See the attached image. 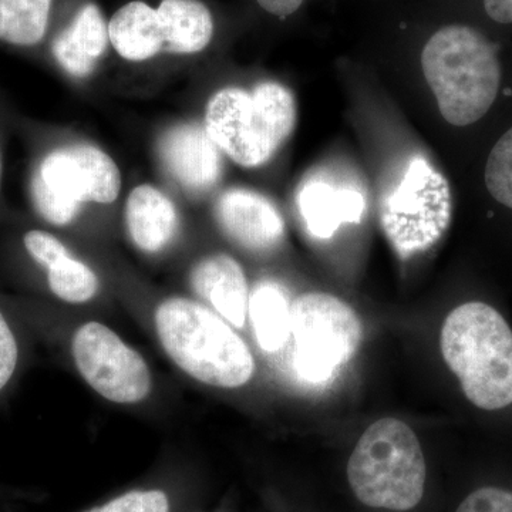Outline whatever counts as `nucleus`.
Instances as JSON below:
<instances>
[{
	"label": "nucleus",
	"instance_id": "obj_1",
	"mask_svg": "<svg viewBox=\"0 0 512 512\" xmlns=\"http://www.w3.org/2000/svg\"><path fill=\"white\" fill-rule=\"evenodd\" d=\"M421 67L441 116L456 127L483 120L503 89L497 49L470 26L450 25L434 33L424 46Z\"/></svg>",
	"mask_w": 512,
	"mask_h": 512
},
{
	"label": "nucleus",
	"instance_id": "obj_2",
	"mask_svg": "<svg viewBox=\"0 0 512 512\" xmlns=\"http://www.w3.org/2000/svg\"><path fill=\"white\" fill-rule=\"evenodd\" d=\"M441 353L474 406L512 404V329L493 306L468 302L450 312L441 329Z\"/></svg>",
	"mask_w": 512,
	"mask_h": 512
},
{
	"label": "nucleus",
	"instance_id": "obj_3",
	"mask_svg": "<svg viewBox=\"0 0 512 512\" xmlns=\"http://www.w3.org/2000/svg\"><path fill=\"white\" fill-rule=\"evenodd\" d=\"M156 329L175 365L198 382L235 389L254 375L255 360L247 343L201 303L167 299L157 308Z\"/></svg>",
	"mask_w": 512,
	"mask_h": 512
},
{
	"label": "nucleus",
	"instance_id": "obj_4",
	"mask_svg": "<svg viewBox=\"0 0 512 512\" xmlns=\"http://www.w3.org/2000/svg\"><path fill=\"white\" fill-rule=\"evenodd\" d=\"M296 123L291 90L264 82L254 92L227 87L214 94L205 111V130L214 143L242 167L266 163Z\"/></svg>",
	"mask_w": 512,
	"mask_h": 512
},
{
	"label": "nucleus",
	"instance_id": "obj_5",
	"mask_svg": "<svg viewBox=\"0 0 512 512\" xmlns=\"http://www.w3.org/2000/svg\"><path fill=\"white\" fill-rule=\"evenodd\" d=\"M348 478L357 500L367 507L412 510L426 484V461L414 431L397 419L373 423L350 456Z\"/></svg>",
	"mask_w": 512,
	"mask_h": 512
},
{
	"label": "nucleus",
	"instance_id": "obj_6",
	"mask_svg": "<svg viewBox=\"0 0 512 512\" xmlns=\"http://www.w3.org/2000/svg\"><path fill=\"white\" fill-rule=\"evenodd\" d=\"M121 190V174L113 158L93 146L50 151L30 178V198L37 214L63 227L86 202L110 204Z\"/></svg>",
	"mask_w": 512,
	"mask_h": 512
},
{
	"label": "nucleus",
	"instance_id": "obj_7",
	"mask_svg": "<svg viewBox=\"0 0 512 512\" xmlns=\"http://www.w3.org/2000/svg\"><path fill=\"white\" fill-rule=\"evenodd\" d=\"M453 214L446 177L424 157H414L380 208L384 234L397 254L409 258L436 245Z\"/></svg>",
	"mask_w": 512,
	"mask_h": 512
},
{
	"label": "nucleus",
	"instance_id": "obj_8",
	"mask_svg": "<svg viewBox=\"0 0 512 512\" xmlns=\"http://www.w3.org/2000/svg\"><path fill=\"white\" fill-rule=\"evenodd\" d=\"M295 367L306 382H328L355 356L362 323L348 303L329 293H303L291 305Z\"/></svg>",
	"mask_w": 512,
	"mask_h": 512
},
{
	"label": "nucleus",
	"instance_id": "obj_9",
	"mask_svg": "<svg viewBox=\"0 0 512 512\" xmlns=\"http://www.w3.org/2000/svg\"><path fill=\"white\" fill-rule=\"evenodd\" d=\"M72 353L80 375L104 399L136 404L150 394L151 373L146 360L103 323L80 326L73 335Z\"/></svg>",
	"mask_w": 512,
	"mask_h": 512
},
{
	"label": "nucleus",
	"instance_id": "obj_10",
	"mask_svg": "<svg viewBox=\"0 0 512 512\" xmlns=\"http://www.w3.org/2000/svg\"><path fill=\"white\" fill-rule=\"evenodd\" d=\"M158 151L168 173L187 191H208L220 180V147L200 124L171 128L161 137Z\"/></svg>",
	"mask_w": 512,
	"mask_h": 512
},
{
	"label": "nucleus",
	"instance_id": "obj_11",
	"mask_svg": "<svg viewBox=\"0 0 512 512\" xmlns=\"http://www.w3.org/2000/svg\"><path fill=\"white\" fill-rule=\"evenodd\" d=\"M215 215L227 237L251 251H268L284 238L281 214L258 192L245 188L225 191L215 205Z\"/></svg>",
	"mask_w": 512,
	"mask_h": 512
},
{
	"label": "nucleus",
	"instance_id": "obj_12",
	"mask_svg": "<svg viewBox=\"0 0 512 512\" xmlns=\"http://www.w3.org/2000/svg\"><path fill=\"white\" fill-rule=\"evenodd\" d=\"M298 208L312 237L329 239L343 224L362 221L365 195L352 185L309 178L298 192Z\"/></svg>",
	"mask_w": 512,
	"mask_h": 512
},
{
	"label": "nucleus",
	"instance_id": "obj_13",
	"mask_svg": "<svg viewBox=\"0 0 512 512\" xmlns=\"http://www.w3.org/2000/svg\"><path fill=\"white\" fill-rule=\"evenodd\" d=\"M192 289L234 328H244L249 289L244 269L231 256L218 254L202 259L191 274Z\"/></svg>",
	"mask_w": 512,
	"mask_h": 512
},
{
	"label": "nucleus",
	"instance_id": "obj_14",
	"mask_svg": "<svg viewBox=\"0 0 512 512\" xmlns=\"http://www.w3.org/2000/svg\"><path fill=\"white\" fill-rule=\"evenodd\" d=\"M109 25L96 5H86L53 40L52 52L64 72L86 77L109 46Z\"/></svg>",
	"mask_w": 512,
	"mask_h": 512
},
{
	"label": "nucleus",
	"instance_id": "obj_15",
	"mask_svg": "<svg viewBox=\"0 0 512 512\" xmlns=\"http://www.w3.org/2000/svg\"><path fill=\"white\" fill-rule=\"evenodd\" d=\"M126 222L130 237L141 251H163L178 229V215L173 202L153 185H138L128 195Z\"/></svg>",
	"mask_w": 512,
	"mask_h": 512
},
{
	"label": "nucleus",
	"instance_id": "obj_16",
	"mask_svg": "<svg viewBox=\"0 0 512 512\" xmlns=\"http://www.w3.org/2000/svg\"><path fill=\"white\" fill-rule=\"evenodd\" d=\"M109 36L117 53L131 62L151 59L164 47L157 9L138 0L117 10L109 23Z\"/></svg>",
	"mask_w": 512,
	"mask_h": 512
},
{
	"label": "nucleus",
	"instance_id": "obj_17",
	"mask_svg": "<svg viewBox=\"0 0 512 512\" xmlns=\"http://www.w3.org/2000/svg\"><path fill=\"white\" fill-rule=\"evenodd\" d=\"M157 12L163 26V50L191 55L210 45L214 20L200 0H163Z\"/></svg>",
	"mask_w": 512,
	"mask_h": 512
},
{
	"label": "nucleus",
	"instance_id": "obj_18",
	"mask_svg": "<svg viewBox=\"0 0 512 512\" xmlns=\"http://www.w3.org/2000/svg\"><path fill=\"white\" fill-rule=\"evenodd\" d=\"M248 313L259 346L278 352L291 335V303L288 293L275 282H261L249 295Z\"/></svg>",
	"mask_w": 512,
	"mask_h": 512
},
{
	"label": "nucleus",
	"instance_id": "obj_19",
	"mask_svg": "<svg viewBox=\"0 0 512 512\" xmlns=\"http://www.w3.org/2000/svg\"><path fill=\"white\" fill-rule=\"evenodd\" d=\"M52 0H0V40L15 46L42 42Z\"/></svg>",
	"mask_w": 512,
	"mask_h": 512
},
{
	"label": "nucleus",
	"instance_id": "obj_20",
	"mask_svg": "<svg viewBox=\"0 0 512 512\" xmlns=\"http://www.w3.org/2000/svg\"><path fill=\"white\" fill-rule=\"evenodd\" d=\"M47 284L57 298L69 303H84L99 291V279L93 269L67 252L46 266Z\"/></svg>",
	"mask_w": 512,
	"mask_h": 512
},
{
	"label": "nucleus",
	"instance_id": "obj_21",
	"mask_svg": "<svg viewBox=\"0 0 512 512\" xmlns=\"http://www.w3.org/2000/svg\"><path fill=\"white\" fill-rule=\"evenodd\" d=\"M484 184L494 201L512 211V126L491 147L485 161Z\"/></svg>",
	"mask_w": 512,
	"mask_h": 512
},
{
	"label": "nucleus",
	"instance_id": "obj_22",
	"mask_svg": "<svg viewBox=\"0 0 512 512\" xmlns=\"http://www.w3.org/2000/svg\"><path fill=\"white\" fill-rule=\"evenodd\" d=\"M87 512H170V501L160 490H137Z\"/></svg>",
	"mask_w": 512,
	"mask_h": 512
},
{
	"label": "nucleus",
	"instance_id": "obj_23",
	"mask_svg": "<svg viewBox=\"0 0 512 512\" xmlns=\"http://www.w3.org/2000/svg\"><path fill=\"white\" fill-rule=\"evenodd\" d=\"M456 512H512V493L504 488H480L468 495Z\"/></svg>",
	"mask_w": 512,
	"mask_h": 512
},
{
	"label": "nucleus",
	"instance_id": "obj_24",
	"mask_svg": "<svg viewBox=\"0 0 512 512\" xmlns=\"http://www.w3.org/2000/svg\"><path fill=\"white\" fill-rule=\"evenodd\" d=\"M23 244H25L29 255L43 268L69 252L60 239H57L50 232L42 231V229L29 231L23 237Z\"/></svg>",
	"mask_w": 512,
	"mask_h": 512
},
{
	"label": "nucleus",
	"instance_id": "obj_25",
	"mask_svg": "<svg viewBox=\"0 0 512 512\" xmlns=\"http://www.w3.org/2000/svg\"><path fill=\"white\" fill-rule=\"evenodd\" d=\"M19 349L15 335L0 312V390L12 379L18 366Z\"/></svg>",
	"mask_w": 512,
	"mask_h": 512
},
{
	"label": "nucleus",
	"instance_id": "obj_26",
	"mask_svg": "<svg viewBox=\"0 0 512 512\" xmlns=\"http://www.w3.org/2000/svg\"><path fill=\"white\" fill-rule=\"evenodd\" d=\"M484 9L494 22L511 25L512 0H484Z\"/></svg>",
	"mask_w": 512,
	"mask_h": 512
},
{
	"label": "nucleus",
	"instance_id": "obj_27",
	"mask_svg": "<svg viewBox=\"0 0 512 512\" xmlns=\"http://www.w3.org/2000/svg\"><path fill=\"white\" fill-rule=\"evenodd\" d=\"M302 2L303 0H258L261 8H264L266 12L281 16V18L296 12L301 8Z\"/></svg>",
	"mask_w": 512,
	"mask_h": 512
},
{
	"label": "nucleus",
	"instance_id": "obj_28",
	"mask_svg": "<svg viewBox=\"0 0 512 512\" xmlns=\"http://www.w3.org/2000/svg\"><path fill=\"white\" fill-rule=\"evenodd\" d=\"M3 161L2 153H0V187H2Z\"/></svg>",
	"mask_w": 512,
	"mask_h": 512
}]
</instances>
